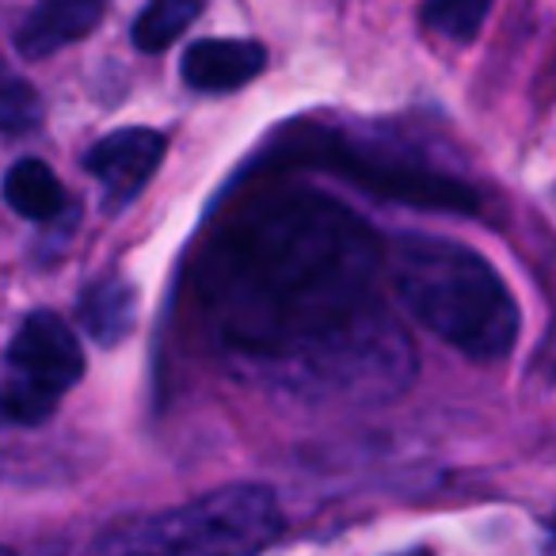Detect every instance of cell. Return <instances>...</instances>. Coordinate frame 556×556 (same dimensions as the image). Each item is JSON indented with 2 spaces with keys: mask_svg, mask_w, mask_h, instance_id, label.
Wrapping results in <instances>:
<instances>
[{
  "mask_svg": "<svg viewBox=\"0 0 556 556\" xmlns=\"http://www.w3.org/2000/svg\"><path fill=\"white\" fill-rule=\"evenodd\" d=\"M381 248L343 206L290 194L222 237L206 302L240 374L298 401L378 404L416 374L404 328L381 305Z\"/></svg>",
  "mask_w": 556,
  "mask_h": 556,
  "instance_id": "cell-1",
  "label": "cell"
},
{
  "mask_svg": "<svg viewBox=\"0 0 556 556\" xmlns=\"http://www.w3.org/2000/svg\"><path fill=\"white\" fill-rule=\"evenodd\" d=\"M393 287L404 309L477 363H495L518 340V305L492 263L446 237H401Z\"/></svg>",
  "mask_w": 556,
  "mask_h": 556,
  "instance_id": "cell-2",
  "label": "cell"
},
{
  "mask_svg": "<svg viewBox=\"0 0 556 556\" xmlns=\"http://www.w3.org/2000/svg\"><path fill=\"white\" fill-rule=\"evenodd\" d=\"M278 530L282 515L270 488L225 484L134 526L115 556H255Z\"/></svg>",
  "mask_w": 556,
  "mask_h": 556,
  "instance_id": "cell-3",
  "label": "cell"
},
{
  "mask_svg": "<svg viewBox=\"0 0 556 556\" xmlns=\"http://www.w3.org/2000/svg\"><path fill=\"white\" fill-rule=\"evenodd\" d=\"M85 374V351L54 313H31L9 343V404L16 424H42Z\"/></svg>",
  "mask_w": 556,
  "mask_h": 556,
  "instance_id": "cell-4",
  "label": "cell"
},
{
  "mask_svg": "<svg viewBox=\"0 0 556 556\" xmlns=\"http://www.w3.org/2000/svg\"><path fill=\"white\" fill-rule=\"evenodd\" d=\"M164 161V138L146 126H130V130H115L100 138L85 156V168L100 179L103 187V210L130 206L141 194V187L153 179L156 164Z\"/></svg>",
  "mask_w": 556,
  "mask_h": 556,
  "instance_id": "cell-5",
  "label": "cell"
},
{
  "mask_svg": "<svg viewBox=\"0 0 556 556\" xmlns=\"http://www.w3.org/2000/svg\"><path fill=\"white\" fill-rule=\"evenodd\" d=\"M103 12H108V0H39L20 27L16 50L35 62L58 54V50L88 39L100 27Z\"/></svg>",
  "mask_w": 556,
  "mask_h": 556,
  "instance_id": "cell-6",
  "label": "cell"
},
{
  "mask_svg": "<svg viewBox=\"0 0 556 556\" xmlns=\"http://www.w3.org/2000/svg\"><path fill=\"white\" fill-rule=\"evenodd\" d=\"M267 65V50L252 39H206L184 54V80L194 92H237Z\"/></svg>",
  "mask_w": 556,
  "mask_h": 556,
  "instance_id": "cell-7",
  "label": "cell"
},
{
  "mask_svg": "<svg viewBox=\"0 0 556 556\" xmlns=\"http://www.w3.org/2000/svg\"><path fill=\"white\" fill-rule=\"evenodd\" d=\"M80 320H85L88 336L103 348H115L134 332L138 320V294L130 282L123 278H103L96 287H88V294L80 298Z\"/></svg>",
  "mask_w": 556,
  "mask_h": 556,
  "instance_id": "cell-8",
  "label": "cell"
},
{
  "mask_svg": "<svg viewBox=\"0 0 556 556\" xmlns=\"http://www.w3.org/2000/svg\"><path fill=\"white\" fill-rule=\"evenodd\" d=\"M4 199L20 217L31 222H58V214L65 210V187L58 184V176L42 161H20L12 164V172L4 176Z\"/></svg>",
  "mask_w": 556,
  "mask_h": 556,
  "instance_id": "cell-9",
  "label": "cell"
},
{
  "mask_svg": "<svg viewBox=\"0 0 556 556\" xmlns=\"http://www.w3.org/2000/svg\"><path fill=\"white\" fill-rule=\"evenodd\" d=\"M199 16L202 0H149L146 12L134 20V47L146 50V54H161Z\"/></svg>",
  "mask_w": 556,
  "mask_h": 556,
  "instance_id": "cell-10",
  "label": "cell"
},
{
  "mask_svg": "<svg viewBox=\"0 0 556 556\" xmlns=\"http://www.w3.org/2000/svg\"><path fill=\"white\" fill-rule=\"evenodd\" d=\"M488 12H492V0H427L424 24L454 42H469L484 27Z\"/></svg>",
  "mask_w": 556,
  "mask_h": 556,
  "instance_id": "cell-11",
  "label": "cell"
},
{
  "mask_svg": "<svg viewBox=\"0 0 556 556\" xmlns=\"http://www.w3.org/2000/svg\"><path fill=\"white\" fill-rule=\"evenodd\" d=\"M42 118V100L27 80L12 77L0 70V130L4 134H24L35 130Z\"/></svg>",
  "mask_w": 556,
  "mask_h": 556,
  "instance_id": "cell-12",
  "label": "cell"
},
{
  "mask_svg": "<svg viewBox=\"0 0 556 556\" xmlns=\"http://www.w3.org/2000/svg\"><path fill=\"white\" fill-rule=\"evenodd\" d=\"M548 556H556V518H553V526H548Z\"/></svg>",
  "mask_w": 556,
  "mask_h": 556,
  "instance_id": "cell-13",
  "label": "cell"
},
{
  "mask_svg": "<svg viewBox=\"0 0 556 556\" xmlns=\"http://www.w3.org/2000/svg\"><path fill=\"white\" fill-rule=\"evenodd\" d=\"M12 419V412H9V404H4V393H0V424H9Z\"/></svg>",
  "mask_w": 556,
  "mask_h": 556,
  "instance_id": "cell-14",
  "label": "cell"
},
{
  "mask_svg": "<svg viewBox=\"0 0 556 556\" xmlns=\"http://www.w3.org/2000/svg\"><path fill=\"white\" fill-rule=\"evenodd\" d=\"M401 556H431L427 548H412V553H401Z\"/></svg>",
  "mask_w": 556,
  "mask_h": 556,
  "instance_id": "cell-15",
  "label": "cell"
},
{
  "mask_svg": "<svg viewBox=\"0 0 556 556\" xmlns=\"http://www.w3.org/2000/svg\"><path fill=\"white\" fill-rule=\"evenodd\" d=\"M0 556H16V553H9V548H0Z\"/></svg>",
  "mask_w": 556,
  "mask_h": 556,
  "instance_id": "cell-16",
  "label": "cell"
}]
</instances>
